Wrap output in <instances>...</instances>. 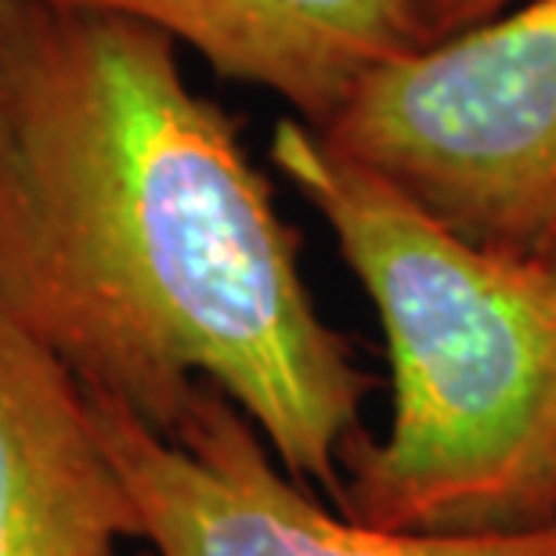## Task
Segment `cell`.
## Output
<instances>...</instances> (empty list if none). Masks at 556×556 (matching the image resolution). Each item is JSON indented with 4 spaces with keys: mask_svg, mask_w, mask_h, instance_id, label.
<instances>
[{
    "mask_svg": "<svg viewBox=\"0 0 556 556\" xmlns=\"http://www.w3.org/2000/svg\"><path fill=\"white\" fill-rule=\"evenodd\" d=\"M0 307L152 430L217 387L340 506L372 376L236 119L160 33L0 0Z\"/></svg>",
    "mask_w": 556,
    "mask_h": 556,
    "instance_id": "1",
    "label": "cell"
},
{
    "mask_svg": "<svg viewBox=\"0 0 556 556\" xmlns=\"http://www.w3.org/2000/svg\"><path fill=\"white\" fill-rule=\"evenodd\" d=\"M271 163L326 220L391 358V427L351 444L337 509L427 535L553 520L556 271L452 231L296 116Z\"/></svg>",
    "mask_w": 556,
    "mask_h": 556,
    "instance_id": "2",
    "label": "cell"
},
{
    "mask_svg": "<svg viewBox=\"0 0 556 556\" xmlns=\"http://www.w3.org/2000/svg\"><path fill=\"white\" fill-rule=\"evenodd\" d=\"M315 135L481 247L556 239V0L376 65Z\"/></svg>",
    "mask_w": 556,
    "mask_h": 556,
    "instance_id": "3",
    "label": "cell"
},
{
    "mask_svg": "<svg viewBox=\"0 0 556 556\" xmlns=\"http://www.w3.org/2000/svg\"><path fill=\"white\" fill-rule=\"evenodd\" d=\"M149 556H556V517L535 528L427 535L321 506L217 387L170 430L87 394Z\"/></svg>",
    "mask_w": 556,
    "mask_h": 556,
    "instance_id": "4",
    "label": "cell"
},
{
    "mask_svg": "<svg viewBox=\"0 0 556 556\" xmlns=\"http://www.w3.org/2000/svg\"><path fill=\"white\" fill-rule=\"evenodd\" d=\"M124 18L188 48L225 80L268 91L321 130L376 65L422 48L408 0H37Z\"/></svg>",
    "mask_w": 556,
    "mask_h": 556,
    "instance_id": "5",
    "label": "cell"
},
{
    "mask_svg": "<svg viewBox=\"0 0 556 556\" xmlns=\"http://www.w3.org/2000/svg\"><path fill=\"white\" fill-rule=\"evenodd\" d=\"M135 506L87 391L0 307V556H116Z\"/></svg>",
    "mask_w": 556,
    "mask_h": 556,
    "instance_id": "6",
    "label": "cell"
},
{
    "mask_svg": "<svg viewBox=\"0 0 556 556\" xmlns=\"http://www.w3.org/2000/svg\"><path fill=\"white\" fill-rule=\"evenodd\" d=\"M416 15V26L422 33V43H433L452 33H463L470 26L503 15V11L525 4V0H408Z\"/></svg>",
    "mask_w": 556,
    "mask_h": 556,
    "instance_id": "7",
    "label": "cell"
},
{
    "mask_svg": "<svg viewBox=\"0 0 556 556\" xmlns=\"http://www.w3.org/2000/svg\"><path fill=\"white\" fill-rule=\"evenodd\" d=\"M539 257H542V261H546V264H549V268L556 271V239L549 242V247H546V250H542V253H539Z\"/></svg>",
    "mask_w": 556,
    "mask_h": 556,
    "instance_id": "8",
    "label": "cell"
}]
</instances>
